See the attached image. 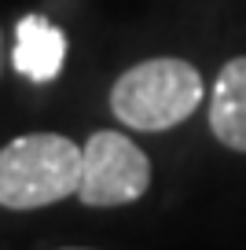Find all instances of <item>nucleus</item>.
<instances>
[{
	"mask_svg": "<svg viewBox=\"0 0 246 250\" xmlns=\"http://www.w3.org/2000/svg\"><path fill=\"white\" fill-rule=\"evenodd\" d=\"M62 250H92V247H62Z\"/></svg>",
	"mask_w": 246,
	"mask_h": 250,
	"instance_id": "obj_6",
	"label": "nucleus"
},
{
	"mask_svg": "<svg viewBox=\"0 0 246 250\" xmlns=\"http://www.w3.org/2000/svg\"><path fill=\"white\" fill-rule=\"evenodd\" d=\"M81 147L59 133H26L0 147V206L41 210L77 195Z\"/></svg>",
	"mask_w": 246,
	"mask_h": 250,
	"instance_id": "obj_2",
	"label": "nucleus"
},
{
	"mask_svg": "<svg viewBox=\"0 0 246 250\" xmlns=\"http://www.w3.org/2000/svg\"><path fill=\"white\" fill-rule=\"evenodd\" d=\"M209 129L231 151L246 155V55H235L221 66L209 96Z\"/></svg>",
	"mask_w": 246,
	"mask_h": 250,
	"instance_id": "obj_5",
	"label": "nucleus"
},
{
	"mask_svg": "<svg viewBox=\"0 0 246 250\" xmlns=\"http://www.w3.org/2000/svg\"><path fill=\"white\" fill-rule=\"evenodd\" d=\"M66 62V33L44 15H26L15 26V70L33 85L59 78Z\"/></svg>",
	"mask_w": 246,
	"mask_h": 250,
	"instance_id": "obj_4",
	"label": "nucleus"
},
{
	"mask_svg": "<svg viewBox=\"0 0 246 250\" xmlns=\"http://www.w3.org/2000/svg\"><path fill=\"white\" fill-rule=\"evenodd\" d=\"M202 74L187 59H147L125 70L110 88V110L122 125L140 133H165L187 122L202 103Z\"/></svg>",
	"mask_w": 246,
	"mask_h": 250,
	"instance_id": "obj_1",
	"label": "nucleus"
},
{
	"mask_svg": "<svg viewBox=\"0 0 246 250\" xmlns=\"http://www.w3.org/2000/svg\"><path fill=\"white\" fill-rule=\"evenodd\" d=\"M151 188V158L125 133L100 129L81 147V188L85 206H129Z\"/></svg>",
	"mask_w": 246,
	"mask_h": 250,
	"instance_id": "obj_3",
	"label": "nucleus"
}]
</instances>
